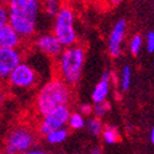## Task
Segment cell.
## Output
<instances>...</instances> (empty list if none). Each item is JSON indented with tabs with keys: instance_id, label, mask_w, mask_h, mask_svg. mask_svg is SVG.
Listing matches in <instances>:
<instances>
[{
	"instance_id": "obj_1",
	"label": "cell",
	"mask_w": 154,
	"mask_h": 154,
	"mask_svg": "<svg viewBox=\"0 0 154 154\" xmlns=\"http://www.w3.org/2000/svg\"><path fill=\"white\" fill-rule=\"evenodd\" d=\"M9 11V23L23 40H33L38 19L42 14V0H4Z\"/></svg>"
},
{
	"instance_id": "obj_2",
	"label": "cell",
	"mask_w": 154,
	"mask_h": 154,
	"mask_svg": "<svg viewBox=\"0 0 154 154\" xmlns=\"http://www.w3.org/2000/svg\"><path fill=\"white\" fill-rule=\"evenodd\" d=\"M72 97V86L59 76H56L46 82L38 89L33 104L35 111L41 117L59 106H68Z\"/></svg>"
},
{
	"instance_id": "obj_3",
	"label": "cell",
	"mask_w": 154,
	"mask_h": 154,
	"mask_svg": "<svg viewBox=\"0 0 154 154\" xmlns=\"http://www.w3.org/2000/svg\"><path fill=\"white\" fill-rule=\"evenodd\" d=\"M86 59V51L83 45H73L64 47L58 58H56L57 75L70 86L76 85L83 75Z\"/></svg>"
},
{
	"instance_id": "obj_4",
	"label": "cell",
	"mask_w": 154,
	"mask_h": 154,
	"mask_svg": "<svg viewBox=\"0 0 154 154\" xmlns=\"http://www.w3.org/2000/svg\"><path fill=\"white\" fill-rule=\"evenodd\" d=\"M36 132L27 125H16L6 133L4 139L5 154H19L35 147Z\"/></svg>"
},
{
	"instance_id": "obj_5",
	"label": "cell",
	"mask_w": 154,
	"mask_h": 154,
	"mask_svg": "<svg viewBox=\"0 0 154 154\" xmlns=\"http://www.w3.org/2000/svg\"><path fill=\"white\" fill-rule=\"evenodd\" d=\"M75 15L70 6L63 5L58 14L53 17V33L60 41L63 47L78 43V33L74 27Z\"/></svg>"
},
{
	"instance_id": "obj_6",
	"label": "cell",
	"mask_w": 154,
	"mask_h": 154,
	"mask_svg": "<svg viewBox=\"0 0 154 154\" xmlns=\"http://www.w3.org/2000/svg\"><path fill=\"white\" fill-rule=\"evenodd\" d=\"M70 113L72 111L69 106H59L52 111H49L48 113L40 117V121H38L36 127L37 133L46 137L49 132L68 126Z\"/></svg>"
},
{
	"instance_id": "obj_7",
	"label": "cell",
	"mask_w": 154,
	"mask_h": 154,
	"mask_svg": "<svg viewBox=\"0 0 154 154\" xmlns=\"http://www.w3.org/2000/svg\"><path fill=\"white\" fill-rule=\"evenodd\" d=\"M9 85L20 90H30L38 84V73L29 62H21L6 79Z\"/></svg>"
},
{
	"instance_id": "obj_8",
	"label": "cell",
	"mask_w": 154,
	"mask_h": 154,
	"mask_svg": "<svg viewBox=\"0 0 154 154\" xmlns=\"http://www.w3.org/2000/svg\"><path fill=\"white\" fill-rule=\"evenodd\" d=\"M33 47L38 51L43 56L51 58V59H56L59 57L62 53V51L64 49L63 45L60 41L56 37L53 32H47V33H41L33 38Z\"/></svg>"
},
{
	"instance_id": "obj_9",
	"label": "cell",
	"mask_w": 154,
	"mask_h": 154,
	"mask_svg": "<svg viewBox=\"0 0 154 154\" xmlns=\"http://www.w3.org/2000/svg\"><path fill=\"white\" fill-rule=\"evenodd\" d=\"M23 62V53L20 48H0V76L8 79L11 72Z\"/></svg>"
},
{
	"instance_id": "obj_10",
	"label": "cell",
	"mask_w": 154,
	"mask_h": 154,
	"mask_svg": "<svg viewBox=\"0 0 154 154\" xmlns=\"http://www.w3.org/2000/svg\"><path fill=\"white\" fill-rule=\"evenodd\" d=\"M127 33V21L125 19H120L113 23L112 30L107 41V51L112 58H117L122 53V45Z\"/></svg>"
},
{
	"instance_id": "obj_11",
	"label": "cell",
	"mask_w": 154,
	"mask_h": 154,
	"mask_svg": "<svg viewBox=\"0 0 154 154\" xmlns=\"http://www.w3.org/2000/svg\"><path fill=\"white\" fill-rule=\"evenodd\" d=\"M111 84H112V73L110 70H105L102 76L100 78V80L96 83V85L93 89L91 100L94 104L107 101V97L111 90Z\"/></svg>"
},
{
	"instance_id": "obj_12",
	"label": "cell",
	"mask_w": 154,
	"mask_h": 154,
	"mask_svg": "<svg viewBox=\"0 0 154 154\" xmlns=\"http://www.w3.org/2000/svg\"><path fill=\"white\" fill-rule=\"evenodd\" d=\"M22 41L23 38L10 23L0 26V48H20Z\"/></svg>"
},
{
	"instance_id": "obj_13",
	"label": "cell",
	"mask_w": 154,
	"mask_h": 154,
	"mask_svg": "<svg viewBox=\"0 0 154 154\" xmlns=\"http://www.w3.org/2000/svg\"><path fill=\"white\" fill-rule=\"evenodd\" d=\"M101 138L106 144H116L117 142H120L121 136L117 127L112 125H105L104 131L101 133Z\"/></svg>"
},
{
	"instance_id": "obj_14",
	"label": "cell",
	"mask_w": 154,
	"mask_h": 154,
	"mask_svg": "<svg viewBox=\"0 0 154 154\" xmlns=\"http://www.w3.org/2000/svg\"><path fill=\"white\" fill-rule=\"evenodd\" d=\"M69 136V130L66 127H63V128H58V130H54L52 132H49L45 139H46V142L48 144H60L63 143L64 140H66Z\"/></svg>"
},
{
	"instance_id": "obj_15",
	"label": "cell",
	"mask_w": 154,
	"mask_h": 154,
	"mask_svg": "<svg viewBox=\"0 0 154 154\" xmlns=\"http://www.w3.org/2000/svg\"><path fill=\"white\" fill-rule=\"evenodd\" d=\"M62 8L63 0H42V11L49 17H54Z\"/></svg>"
},
{
	"instance_id": "obj_16",
	"label": "cell",
	"mask_w": 154,
	"mask_h": 154,
	"mask_svg": "<svg viewBox=\"0 0 154 154\" xmlns=\"http://www.w3.org/2000/svg\"><path fill=\"white\" fill-rule=\"evenodd\" d=\"M131 83H132V68L126 64V66L122 67L121 73H120V89L122 93H126L130 90L131 88Z\"/></svg>"
},
{
	"instance_id": "obj_17",
	"label": "cell",
	"mask_w": 154,
	"mask_h": 154,
	"mask_svg": "<svg viewBox=\"0 0 154 154\" xmlns=\"http://www.w3.org/2000/svg\"><path fill=\"white\" fill-rule=\"evenodd\" d=\"M105 128V125L102 122V119H99L96 116H93L89 120H86V130L94 137H99L101 136L102 131Z\"/></svg>"
},
{
	"instance_id": "obj_18",
	"label": "cell",
	"mask_w": 154,
	"mask_h": 154,
	"mask_svg": "<svg viewBox=\"0 0 154 154\" xmlns=\"http://www.w3.org/2000/svg\"><path fill=\"white\" fill-rule=\"evenodd\" d=\"M86 126V121L84 115L80 111H74L70 113V117L68 121V127L72 131H79Z\"/></svg>"
},
{
	"instance_id": "obj_19",
	"label": "cell",
	"mask_w": 154,
	"mask_h": 154,
	"mask_svg": "<svg viewBox=\"0 0 154 154\" xmlns=\"http://www.w3.org/2000/svg\"><path fill=\"white\" fill-rule=\"evenodd\" d=\"M143 43H144V40H143L142 35H139V33L133 35L131 37L130 42H128V49H130L131 54L137 57L140 52V49H142V47H143Z\"/></svg>"
},
{
	"instance_id": "obj_20",
	"label": "cell",
	"mask_w": 154,
	"mask_h": 154,
	"mask_svg": "<svg viewBox=\"0 0 154 154\" xmlns=\"http://www.w3.org/2000/svg\"><path fill=\"white\" fill-rule=\"evenodd\" d=\"M110 109H111V105H110V102H107V101L96 102V104H94L93 113H94V116H96L99 119H102L110 112Z\"/></svg>"
},
{
	"instance_id": "obj_21",
	"label": "cell",
	"mask_w": 154,
	"mask_h": 154,
	"mask_svg": "<svg viewBox=\"0 0 154 154\" xmlns=\"http://www.w3.org/2000/svg\"><path fill=\"white\" fill-rule=\"evenodd\" d=\"M146 48L149 53L154 52V31H150L147 33L146 37Z\"/></svg>"
},
{
	"instance_id": "obj_22",
	"label": "cell",
	"mask_w": 154,
	"mask_h": 154,
	"mask_svg": "<svg viewBox=\"0 0 154 154\" xmlns=\"http://www.w3.org/2000/svg\"><path fill=\"white\" fill-rule=\"evenodd\" d=\"M5 23H9V11L6 5L3 4L2 8H0V26Z\"/></svg>"
},
{
	"instance_id": "obj_23",
	"label": "cell",
	"mask_w": 154,
	"mask_h": 154,
	"mask_svg": "<svg viewBox=\"0 0 154 154\" xmlns=\"http://www.w3.org/2000/svg\"><path fill=\"white\" fill-rule=\"evenodd\" d=\"M93 110H94V105H90V104H83L79 107V111L84 115V116H89V115H91Z\"/></svg>"
},
{
	"instance_id": "obj_24",
	"label": "cell",
	"mask_w": 154,
	"mask_h": 154,
	"mask_svg": "<svg viewBox=\"0 0 154 154\" xmlns=\"http://www.w3.org/2000/svg\"><path fill=\"white\" fill-rule=\"evenodd\" d=\"M19 154H47V152H45L43 149H38V148H31L29 150H25Z\"/></svg>"
},
{
	"instance_id": "obj_25",
	"label": "cell",
	"mask_w": 154,
	"mask_h": 154,
	"mask_svg": "<svg viewBox=\"0 0 154 154\" xmlns=\"http://www.w3.org/2000/svg\"><path fill=\"white\" fill-rule=\"evenodd\" d=\"M105 3H106V5H109L111 8H115V6L120 5L122 3V0H105Z\"/></svg>"
},
{
	"instance_id": "obj_26",
	"label": "cell",
	"mask_w": 154,
	"mask_h": 154,
	"mask_svg": "<svg viewBox=\"0 0 154 154\" xmlns=\"http://www.w3.org/2000/svg\"><path fill=\"white\" fill-rule=\"evenodd\" d=\"M89 154H101V148L100 147H93L90 149V152H89Z\"/></svg>"
},
{
	"instance_id": "obj_27",
	"label": "cell",
	"mask_w": 154,
	"mask_h": 154,
	"mask_svg": "<svg viewBox=\"0 0 154 154\" xmlns=\"http://www.w3.org/2000/svg\"><path fill=\"white\" fill-rule=\"evenodd\" d=\"M149 138H150V142H152V144L154 146V127H152V130H150V134H149Z\"/></svg>"
}]
</instances>
